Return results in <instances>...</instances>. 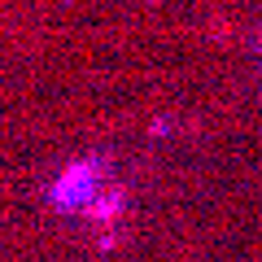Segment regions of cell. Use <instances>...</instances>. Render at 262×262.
I'll return each mask as SVG.
<instances>
[{
  "mask_svg": "<svg viewBox=\"0 0 262 262\" xmlns=\"http://www.w3.org/2000/svg\"><path fill=\"white\" fill-rule=\"evenodd\" d=\"M101 175V162H70L61 170V179L53 184V201L57 206H75L83 196H92V184Z\"/></svg>",
  "mask_w": 262,
  "mask_h": 262,
  "instance_id": "obj_1",
  "label": "cell"
},
{
  "mask_svg": "<svg viewBox=\"0 0 262 262\" xmlns=\"http://www.w3.org/2000/svg\"><path fill=\"white\" fill-rule=\"evenodd\" d=\"M118 206H122V196L114 192V196H105L101 206H92V214H96V219H110V214H114V210H118Z\"/></svg>",
  "mask_w": 262,
  "mask_h": 262,
  "instance_id": "obj_2",
  "label": "cell"
}]
</instances>
